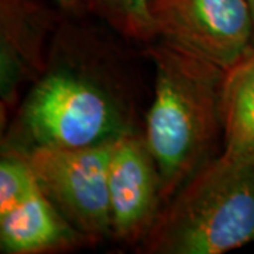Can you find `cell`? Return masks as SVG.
<instances>
[{"instance_id":"9c48e42d","label":"cell","mask_w":254,"mask_h":254,"mask_svg":"<svg viewBox=\"0 0 254 254\" xmlns=\"http://www.w3.org/2000/svg\"><path fill=\"white\" fill-rule=\"evenodd\" d=\"M222 154L254 164V47L226 72L222 91Z\"/></svg>"},{"instance_id":"6da1fadb","label":"cell","mask_w":254,"mask_h":254,"mask_svg":"<svg viewBox=\"0 0 254 254\" xmlns=\"http://www.w3.org/2000/svg\"><path fill=\"white\" fill-rule=\"evenodd\" d=\"M147 55L154 64L155 83L144 138L161 175L165 203L215 158L227 71L164 40L148 47Z\"/></svg>"},{"instance_id":"52a82bcc","label":"cell","mask_w":254,"mask_h":254,"mask_svg":"<svg viewBox=\"0 0 254 254\" xmlns=\"http://www.w3.org/2000/svg\"><path fill=\"white\" fill-rule=\"evenodd\" d=\"M55 14L38 0H0L1 116L14 108L21 88L47 69V40Z\"/></svg>"},{"instance_id":"3957f363","label":"cell","mask_w":254,"mask_h":254,"mask_svg":"<svg viewBox=\"0 0 254 254\" xmlns=\"http://www.w3.org/2000/svg\"><path fill=\"white\" fill-rule=\"evenodd\" d=\"M3 150L79 148L131 131L126 109L102 73L82 64L55 63L24 98Z\"/></svg>"},{"instance_id":"ba28073f","label":"cell","mask_w":254,"mask_h":254,"mask_svg":"<svg viewBox=\"0 0 254 254\" xmlns=\"http://www.w3.org/2000/svg\"><path fill=\"white\" fill-rule=\"evenodd\" d=\"M37 187L14 208L0 215V247L6 254H43L86 243Z\"/></svg>"},{"instance_id":"7a4b0ae2","label":"cell","mask_w":254,"mask_h":254,"mask_svg":"<svg viewBox=\"0 0 254 254\" xmlns=\"http://www.w3.org/2000/svg\"><path fill=\"white\" fill-rule=\"evenodd\" d=\"M254 242V164L222 154L193 174L143 239L150 254H223Z\"/></svg>"},{"instance_id":"277c9868","label":"cell","mask_w":254,"mask_h":254,"mask_svg":"<svg viewBox=\"0 0 254 254\" xmlns=\"http://www.w3.org/2000/svg\"><path fill=\"white\" fill-rule=\"evenodd\" d=\"M113 141L26 153L37 184L46 196L88 242L112 235L109 165Z\"/></svg>"},{"instance_id":"4fadbf2b","label":"cell","mask_w":254,"mask_h":254,"mask_svg":"<svg viewBox=\"0 0 254 254\" xmlns=\"http://www.w3.org/2000/svg\"><path fill=\"white\" fill-rule=\"evenodd\" d=\"M249 1V4H250V7H252V11H253V16H254V0H247Z\"/></svg>"},{"instance_id":"8fae6325","label":"cell","mask_w":254,"mask_h":254,"mask_svg":"<svg viewBox=\"0 0 254 254\" xmlns=\"http://www.w3.org/2000/svg\"><path fill=\"white\" fill-rule=\"evenodd\" d=\"M37 187L27 157L3 150L0 160V215L14 208Z\"/></svg>"},{"instance_id":"7c38bea8","label":"cell","mask_w":254,"mask_h":254,"mask_svg":"<svg viewBox=\"0 0 254 254\" xmlns=\"http://www.w3.org/2000/svg\"><path fill=\"white\" fill-rule=\"evenodd\" d=\"M58 7L69 14H82L83 11H89L88 0H54Z\"/></svg>"},{"instance_id":"5b68a950","label":"cell","mask_w":254,"mask_h":254,"mask_svg":"<svg viewBox=\"0 0 254 254\" xmlns=\"http://www.w3.org/2000/svg\"><path fill=\"white\" fill-rule=\"evenodd\" d=\"M155 37L229 71L254 47L247 0H151Z\"/></svg>"},{"instance_id":"30bf717a","label":"cell","mask_w":254,"mask_h":254,"mask_svg":"<svg viewBox=\"0 0 254 254\" xmlns=\"http://www.w3.org/2000/svg\"><path fill=\"white\" fill-rule=\"evenodd\" d=\"M150 3L151 0H88L89 11L119 34L145 43L155 38Z\"/></svg>"},{"instance_id":"8992f818","label":"cell","mask_w":254,"mask_h":254,"mask_svg":"<svg viewBox=\"0 0 254 254\" xmlns=\"http://www.w3.org/2000/svg\"><path fill=\"white\" fill-rule=\"evenodd\" d=\"M112 235L143 240L163 208L161 175L144 136L133 130L113 141L109 165Z\"/></svg>"}]
</instances>
